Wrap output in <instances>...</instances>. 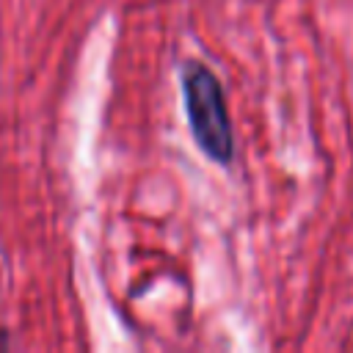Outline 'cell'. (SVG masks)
<instances>
[{"label": "cell", "mask_w": 353, "mask_h": 353, "mask_svg": "<svg viewBox=\"0 0 353 353\" xmlns=\"http://www.w3.org/2000/svg\"><path fill=\"white\" fill-rule=\"evenodd\" d=\"M182 91L193 141L210 160L229 163L234 152V138L218 77L207 66L190 63L182 74Z\"/></svg>", "instance_id": "6da1fadb"}, {"label": "cell", "mask_w": 353, "mask_h": 353, "mask_svg": "<svg viewBox=\"0 0 353 353\" xmlns=\"http://www.w3.org/2000/svg\"><path fill=\"white\" fill-rule=\"evenodd\" d=\"M6 342H8V336H6V331H0V347H3Z\"/></svg>", "instance_id": "7a4b0ae2"}]
</instances>
